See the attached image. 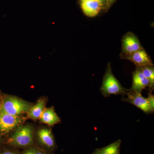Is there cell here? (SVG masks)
I'll use <instances>...</instances> for the list:
<instances>
[{
	"instance_id": "obj_1",
	"label": "cell",
	"mask_w": 154,
	"mask_h": 154,
	"mask_svg": "<svg viewBox=\"0 0 154 154\" xmlns=\"http://www.w3.org/2000/svg\"><path fill=\"white\" fill-rule=\"evenodd\" d=\"M101 91L105 97H108L111 95H122L124 96L127 91L113 75L110 64L107 66L104 75Z\"/></svg>"
},
{
	"instance_id": "obj_2",
	"label": "cell",
	"mask_w": 154,
	"mask_h": 154,
	"mask_svg": "<svg viewBox=\"0 0 154 154\" xmlns=\"http://www.w3.org/2000/svg\"><path fill=\"white\" fill-rule=\"evenodd\" d=\"M9 143L18 147H27L33 142V131L29 125L19 126L8 140Z\"/></svg>"
},
{
	"instance_id": "obj_3",
	"label": "cell",
	"mask_w": 154,
	"mask_h": 154,
	"mask_svg": "<svg viewBox=\"0 0 154 154\" xmlns=\"http://www.w3.org/2000/svg\"><path fill=\"white\" fill-rule=\"evenodd\" d=\"M30 107V104L24 100L15 97H8L3 102L2 109L6 113L18 116L28 112Z\"/></svg>"
},
{
	"instance_id": "obj_4",
	"label": "cell",
	"mask_w": 154,
	"mask_h": 154,
	"mask_svg": "<svg viewBox=\"0 0 154 154\" xmlns=\"http://www.w3.org/2000/svg\"><path fill=\"white\" fill-rule=\"evenodd\" d=\"M142 48H143L136 35L132 32H128L122 37L120 56L122 58L124 59L128 56Z\"/></svg>"
},
{
	"instance_id": "obj_5",
	"label": "cell",
	"mask_w": 154,
	"mask_h": 154,
	"mask_svg": "<svg viewBox=\"0 0 154 154\" xmlns=\"http://www.w3.org/2000/svg\"><path fill=\"white\" fill-rule=\"evenodd\" d=\"M125 95L127 97H123L122 99V101L133 104L147 114L153 113L154 109L150 105L147 99L144 97L140 93L127 90Z\"/></svg>"
},
{
	"instance_id": "obj_6",
	"label": "cell",
	"mask_w": 154,
	"mask_h": 154,
	"mask_svg": "<svg viewBox=\"0 0 154 154\" xmlns=\"http://www.w3.org/2000/svg\"><path fill=\"white\" fill-rule=\"evenodd\" d=\"M22 119L18 116L6 113L2 109L0 110V131L8 132L19 126Z\"/></svg>"
},
{
	"instance_id": "obj_7",
	"label": "cell",
	"mask_w": 154,
	"mask_h": 154,
	"mask_svg": "<svg viewBox=\"0 0 154 154\" xmlns=\"http://www.w3.org/2000/svg\"><path fill=\"white\" fill-rule=\"evenodd\" d=\"M146 88H149L150 92L153 90L149 80L144 76L140 68L136 67L133 73L132 86L129 91L141 94L143 90Z\"/></svg>"
},
{
	"instance_id": "obj_8",
	"label": "cell",
	"mask_w": 154,
	"mask_h": 154,
	"mask_svg": "<svg viewBox=\"0 0 154 154\" xmlns=\"http://www.w3.org/2000/svg\"><path fill=\"white\" fill-rule=\"evenodd\" d=\"M124 59L128 60L135 65L136 67L145 66H153L151 59L143 48L128 56Z\"/></svg>"
},
{
	"instance_id": "obj_9",
	"label": "cell",
	"mask_w": 154,
	"mask_h": 154,
	"mask_svg": "<svg viewBox=\"0 0 154 154\" xmlns=\"http://www.w3.org/2000/svg\"><path fill=\"white\" fill-rule=\"evenodd\" d=\"M81 7L84 14L88 17L97 16L101 10L102 2L94 0H81Z\"/></svg>"
},
{
	"instance_id": "obj_10",
	"label": "cell",
	"mask_w": 154,
	"mask_h": 154,
	"mask_svg": "<svg viewBox=\"0 0 154 154\" xmlns=\"http://www.w3.org/2000/svg\"><path fill=\"white\" fill-rule=\"evenodd\" d=\"M38 140L46 147L52 148L55 146L54 138L50 130L48 128H41L37 132Z\"/></svg>"
},
{
	"instance_id": "obj_11",
	"label": "cell",
	"mask_w": 154,
	"mask_h": 154,
	"mask_svg": "<svg viewBox=\"0 0 154 154\" xmlns=\"http://www.w3.org/2000/svg\"><path fill=\"white\" fill-rule=\"evenodd\" d=\"M39 119L42 123L49 125H54L60 122V119L53 108L45 109Z\"/></svg>"
},
{
	"instance_id": "obj_12",
	"label": "cell",
	"mask_w": 154,
	"mask_h": 154,
	"mask_svg": "<svg viewBox=\"0 0 154 154\" xmlns=\"http://www.w3.org/2000/svg\"><path fill=\"white\" fill-rule=\"evenodd\" d=\"M121 141H116L109 145L95 150L92 154H120Z\"/></svg>"
},
{
	"instance_id": "obj_13",
	"label": "cell",
	"mask_w": 154,
	"mask_h": 154,
	"mask_svg": "<svg viewBox=\"0 0 154 154\" xmlns=\"http://www.w3.org/2000/svg\"><path fill=\"white\" fill-rule=\"evenodd\" d=\"M45 102L44 99H40L33 107H30L28 112V118L36 119L40 118L45 107Z\"/></svg>"
},
{
	"instance_id": "obj_14",
	"label": "cell",
	"mask_w": 154,
	"mask_h": 154,
	"mask_svg": "<svg viewBox=\"0 0 154 154\" xmlns=\"http://www.w3.org/2000/svg\"><path fill=\"white\" fill-rule=\"evenodd\" d=\"M140 68L144 76L149 80L152 88L154 89V69L153 66H145Z\"/></svg>"
},
{
	"instance_id": "obj_15",
	"label": "cell",
	"mask_w": 154,
	"mask_h": 154,
	"mask_svg": "<svg viewBox=\"0 0 154 154\" xmlns=\"http://www.w3.org/2000/svg\"><path fill=\"white\" fill-rule=\"evenodd\" d=\"M23 154H46L44 152L39 149L35 148H30L27 149L23 152Z\"/></svg>"
},
{
	"instance_id": "obj_16",
	"label": "cell",
	"mask_w": 154,
	"mask_h": 154,
	"mask_svg": "<svg viewBox=\"0 0 154 154\" xmlns=\"http://www.w3.org/2000/svg\"><path fill=\"white\" fill-rule=\"evenodd\" d=\"M148 100L150 105H151V107L154 109V96L152 94L151 92L148 93V96L147 98Z\"/></svg>"
},
{
	"instance_id": "obj_17",
	"label": "cell",
	"mask_w": 154,
	"mask_h": 154,
	"mask_svg": "<svg viewBox=\"0 0 154 154\" xmlns=\"http://www.w3.org/2000/svg\"><path fill=\"white\" fill-rule=\"evenodd\" d=\"M1 154H17L16 153L12 151H6L2 153Z\"/></svg>"
},
{
	"instance_id": "obj_18",
	"label": "cell",
	"mask_w": 154,
	"mask_h": 154,
	"mask_svg": "<svg viewBox=\"0 0 154 154\" xmlns=\"http://www.w3.org/2000/svg\"><path fill=\"white\" fill-rule=\"evenodd\" d=\"M114 0H107V1H108V3H109V4H111V3L113 2V1H114Z\"/></svg>"
},
{
	"instance_id": "obj_19",
	"label": "cell",
	"mask_w": 154,
	"mask_h": 154,
	"mask_svg": "<svg viewBox=\"0 0 154 154\" xmlns=\"http://www.w3.org/2000/svg\"><path fill=\"white\" fill-rule=\"evenodd\" d=\"M94 1H99V2H102V1H103V0H94Z\"/></svg>"
}]
</instances>
